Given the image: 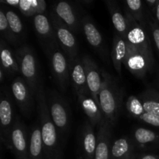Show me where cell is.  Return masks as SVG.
<instances>
[{"mask_svg":"<svg viewBox=\"0 0 159 159\" xmlns=\"http://www.w3.org/2000/svg\"><path fill=\"white\" fill-rule=\"evenodd\" d=\"M124 13L127 27L124 37L127 54L124 65L135 77L144 79L155 65L152 37L148 26H141L127 11L124 10Z\"/></svg>","mask_w":159,"mask_h":159,"instance_id":"1","label":"cell"},{"mask_svg":"<svg viewBox=\"0 0 159 159\" xmlns=\"http://www.w3.org/2000/svg\"><path fill=\"white\" fill-rule=\"evenodd\" d=\"M35 97L37 102L39 124L44 145L45 159L62 157V148L60 145L58 132L48 110L45 89L42 82L39 86Z\"/></svg>","mask_w":159,"mask_h":159,"instance_id":"2","label":"cell"},{"mask_svg":"<svg viewBox=\"0 0 159 159\" xmlns=\"http://www.w3.org/2000/svg\"><path fill=\"white\" fill-rule=\"evenodd\" d=\"M102 83L99 94V105L103 117L112 127L117 123L121 112L124 98V89L116 77L108 71L101 69Z\"/></svg>","mask_w":159,"mask_h":159,"instance_id":"3","label":"cell"},{"mask_svg":"<svg viewBox=\"0 0 159 159\" xmlns=\"http://www.w3.org/2000/svg\"><path fill=\"white\" fill-rule=\"evenodd\" d=\"M46 101L52 120L56 126L60 140L67 138L71 125V110L68 102L54 89L45 90Z\"/></svg>","mask_w":159,"mask_h":159,"instance_id":"4","label":"cell"},{"mask_svg":"<svg viewBox=\"0 0 159 159\" xmlns=\"http://www.w3.org/2000/svg\"><path fill=\"white\" fill-rule=\"evenodd\" d=\"M15 54L20 68V75L26 80L36 96L42 81L35 51L29 45L24 44L15 49Z\"/></svg>","mask_w":159,"mask_h":159,"instance_id":"5","label":"cell"},{"mask_svg":"<svg viewBox=\"0 0 159 159\" xmlns=\"http://www.w3.org/2000/svg\"><path fill=\"white\" fill-rule=\"evenodd\" d=\"M0 101V124H1V144L6 148H9V140L16 114L13 103V96L9 87L2 85Z\"/></svg>","mask_w":159,"mask_h":159,"instance_id":"6","label":"cell"},{"mask_svg":"<svg viewBox=\"0 0 159 159\" xmlns=\"http://www.w3.org/2000/svg\"><path fill=\"white\" fill-rule=\"evenodd\" d=\"M54 81L61 91L65 92L71 82V62L60 46L46 54Z\"/></svg>","mask_w":159,"mask_h":159,"instance_id":"7","label":"cell"},{"mask_svg":"<svg viewBox=\"0 0 159 159\" xmlns=\"http://www.w3.org/2000/svg\"><path fill=\"white\" fill-rule=\"evenodd\" d=\"M12 96L23 116L30 118L34 107V95L30 85L22 76L18 75L10 85Z\"/></svg>","mask_w":159,"mask_h":159,"instance_id":"8","label":"cell"},{"mask_svg":"<svg viewBox=\"0 0 159 159\" xmlns=\"http://www.w3.org/2000/svg\"><path fill=\"white\" fill-rule=\"evenodd\" d=\"M49 17L55 30L59 46L68 56L70 62L72 61L79 56V45L72 31L62 23L52 11L49 12Z\"/></svg>","mask_w":159,"mask_h":159,"instance_id":"9","label":"cell"},{"mask_svg":"<svg viewBox=\"0 0 159 159\" xmlns=\"http://www.w3.org/2000/svg\"><path fill=\"white\" fill-rule=\"evenodd\" d=\"M16 159H29V134L21 118L16 114L9 140V148Z\"/></svg>","mask_w":159,"mask_h":159,"instance_id":"10","label":"cell"},{"mask_svg":"<svg viewBox=\"0 0 159 159\" xmlns=\"http://www.w3.org/2000/svg\"><path fill=\"white\" fill-rule=\"evenodd\" d=\"M81 6L77 2L68 1L56 2L51 6V11L56 16L65 23L73 33L78 32L82 28Z\"/></svg>","mask_w":159,"mask_h":159,"instance_id":"11","label":"cell"},{"mask_svg":"<svg viewBox=\"0 0 159 159\" xmlns=\"http://www.w3.org/2000/svg\"><path fill=\"white\" fill-rule=\"evenodd\" d=\"M33 23L37 39L45 54H47L51 50L59 46L55 30L49 16H48L45 13L36 15L33 17Z\"/></svg>","mask_w":159,"mask_h":159,"instance_id":"12","label":"cell"},{"mask_svg":"<svg viewBox=\"0 0 159 159\" xmlns=\"http://www.w3.org/2000/svg\"><path fill=\"white\" fill-rule=\"evenodd\" d=\"M85 65L86 82L89 92L96 102L99 105V94L102 83L101 69L95 61L89 55L82 56ZM100 107V105H99Z\"/></svg>","mask_w":159,"mask_h":159,"instance_id":"13","label":"cell"},{"mask_svg":"<svg viewBox=\"0 0 159 159\" xmlns=\"http://www.w3.org/2000/svg\"><path fill=\"white\" fill-rule=\"evenodd\" d=\"M97 143V134L94 126L89 120L84 122L79 136V148L81 156L84 159H94Z\"/></svg>","mask_w":159,"mask_h":159,"instance_id":"14","label":"cell"},{"mask_svg":"<svg viewBox=\"0 0 159 159\" xmlns=\"http://www.w3.org/2000/svg\"><path fill=\"white\" fill-rule=\"evenodd\" d=\"M130 138L137 152H145L159 145V134L145 127L134 128Z\"/></svg>","mask_w":159,"mask_h":159,"instance_id":"15","label":"cell"},{"mask_svg":"<svg viewBox=\"0 0 159 159\" xmlns=\"http://www.w3.org/2000/svg\"><path fill=\"white\" fill-rule=\"evenodd\" d=\"M112 128L105 119L98 126L97 143L94 159H111Z\"/></svg>","mask_w":159,"mask_h":159,"instance_id":"16","label":"cell"},{"mask_svg":"<svg viewBox=\"0 0 159 159\" xmlns=\"http://www.w3.org/2000/svg\"><path fill=\"white\" fill-rule=\"evenodd\" d=\"M77 98L79 106L87 116L89 120L94 127L99 126L104 120L99 104L95 101L89 93L78 95Z\"/></svg>","mask_w":159,"mask_h":159,"instance_id":"17","label":"cell"},{"mask_svg":"<svg viewBox=\"0 0 159 159\" xmlns=\"http://www.w3.org/2000/svg\"><path fill=\"white\" fill-rule=\"evenodd\" d=\"M71 83L76 96L89 93L87 86L86 75L82 56H78L71 61Z\"/></svg>","mask_w":159,"mask_h":159,"instance_id":"18","label":"cell"},{"mask_svg":"<svg viewBox=\"0 0 159 159\" xmlns=\"http://www.w3.org/2000/svg\"><path fill=\"white\" fill-rule=\"evenodd\" d=\"M0 57H1V68L4 70L9 78L20 75V68L16 57L15 50L12 49L9 43L1 39L0 42Z\"/></svg>","mask_w":159,"mask_h":159,"instance_id":"19","label":"cell"},{"mask_svg":"<svg viewBox=\"0 0 159 159\" xmlns=\"http://www.w3.org/2000/svg\"><path fill=\"white\" fill-rule=\"evenodd\" d=\"M82 29L90 46L101 53L103 48V41L100 31L96 27L90 16H84L82 20Z\"/></svg>","mask_w":159,"mask_h":159,"instance_id":"20","label":"cell"},{"mask_svg":"<svg viewBox=\"0 0 159 159\" xmlns=\"http://www.w3.org/2000/svg\"><path fill=\"white\" fill-rule=\"evenodd\" d=\"M106 6L109 11L112 23L116 31V34L125 37L127 33V19L125 13L122 12L117 2L114 0H105Z\"/></svg>","mask_w":159,"mask_h":159,"instance_id":"21","label":"cell"},{"mask_svg":"<svg viewBox=\"0 0 159 159\" xmlns=\"http://www.w3.org/2000/svg\"><path fill=\"white\" fill-rule=\"evenodd\" d=\"M29 159H45V150L39 123L31 128L29 134Z\"/></svg>","mask_w":159,"mask_h":159,"instance_id":"22","label":"cell"},{"mask_svg":"<svg viewBox=\"0 0 159 159\" xmlns=\"http://www.w3.org/2000/svg\"><path fill=\"white\" fill-rule=\"evenodd\" d=\"M136 152L131 138L122 137L112 144L111 159H134Z\"/></svg>","mask_w":159,"mask_h":159,"instance_id":"23","label":"cell"},{"mask_svg":"<svg viewBox=\"0 0 159 159\" xmlns=\"http://www.w3.org/2000/svg\"><path fill=\"white\" fill-rule=\"evenodd\" d=\"M127 54V45L125 38L120 35H114L113 40V47L111 51V58L113 67L119 75L122 74V65Z\"/></svg>","mask_w":159,"mask_h":159,"instance_id":"24","label":"cell"},{"mask_svg":"<svg viewBox=\"0 0 159 159\" xmlns=\"http://www.w3.org/2000/svg\"><path fill=\"white\" fill-rule=\"evenodd\" d=\"M124 10L127 11L138 23L147 26L148 10L144 1L141 0H127L123 2Z\"/></svg>","mask_w":159,"mask_h":159,"instance_id":"25","label":"cell"},{"mask_svg":"<svg viewBox=\"0 0 159 159\" xmlns=\"http://www.w3.org/2000/svg\"><path fill=\"white\" fill-rule=\"evenodd\" d=\"M138 96L147 113L159 116V93L155 89L148 86Z\"/></svg>","mask_w":159,"mask_h":159,"instance_id":"26","label":"cell"},{"mask_svg":"<svg viewBox=\"0 0 159 159\" xmlns=\"http://www.w3.org/2000/svg\"><path fill=\"white\" fill-rule=\"evenodd\" d=\"M17 9L25 16L34 17L45 13L47 3L44 0H20Z\"/></svg>","mask_w":159,"mask_h":159,"instance_id":"27","label":"cell"},{"mask_svg":"<svg viewBox=\"0 0 159 159\" xmlns=\"http://www.w3.org/2000/svg\"><path fill=\"white\" fill-rule=\"evenodd\" d=\"M3 8L5 9L6 18H7L11 30L16 36V37L20 40V43H22L25 39L26 31H25L24 25H23L21 18L19 16L16 12H15L12 9H6L4 6Z\"/></svg>","mask_w":159,"mask_h":159,"instance_id":"28","label":"cell"},{"mask_svg":"<svg viewBox=\"0 0 159 159\" xmlns=\"http://www.w3.org/2000/svg\"><path fill=\"white\" fill-rule=\"evenodd\" d=\"M0 32H1L2 38L6 40L9 44L14 45V46L21 44L20 40L16 37L11 30L3 6L0 9Z\"/></svg>","mask_w":159,"mask_h":159,"instance_id":"29","label":"cell"},{"mask_svg":"<svg viewBox=\"0 0 159 159\" xmlns=\"http://www.w3.org/2000/svg\"><path fill=\"white\" fill-rule=\"evenodd\" d=\"M125 108L128 116L136 120H138V118L145 112L141 99H139L138 96L134 95L129 96L127 99Z\"/></svg>","mask_w":159,"mask_h":159,"instance_id":"30","label":"cell"},{"mask_svg":"<svg viewBox=\"0 0 159 159\" xmlns=\"http://www.w3.org/2000/svg\"><path fill=\"white\" fill-rule=\"evenodd\" d=\"M147 26L149 33H150L151 37L153 40L155 46L156 48L157 52L159 54V25L155 22L153 16L149 11L148 12Z\"/></svg>","mask_w":159,"mask_h":159,"instance_id":"31","label":"cell"},{"mask_svg":"<svg viewBox=\"0 0 159 159\" xmlns=\"http://www.w3.org/2000/svg\"><path fill=\"white\" fill-rule=\"evenodd\" d=\"M138 120L153 127H159V116L158 115L147 113L145 111L138 118Z\"/></svg>","mask_w":159,"mask_h":159,"instance_id":"32","label":"cell"},{"mask_svg":"<svg viewBox=\"0 0 159 159\" xmlns=\"http://www.w3.org/2000/svg\"><path fill=\"white\" fill-rule=\"evenodd\" d=\"M134 159H159V156L154 155V154L136 152L134 155Z\"/></svg>","mask_w":159,"mask_h":159,"instance_id":"33","label":"cell"},{"mask_svg":"<svg viewBox=\"0 0 159 159\" xmlns=\"http://www.w3.org/2000/svg\"><path fill=\"white\" fill-rule=\"evenodd\" d=\"M20 0H0V3L5 6H10L13 8H18Z\"/></svg>","mask_w":159,"mask_h":159,"instance_id":"34","label":"cell"},{"mask_svg":"<svg viewBox=\"0 0 159 159\" xmlns=\"http://www.w3.org/2000/svg\"><path fill=\"white\" fill-rule=\"evenodd\" d=\"M144 2L146 7H147V9H148L149 12H152V11L155 9V8L156 7L159 0H145V1Z\"/></svg>","mask_w":159,"mask_h":159,"instance_id":"35","label":"cell"},{"mask_svg":"<svg viewBox=\"0 0 159 159\" xmlns=\"http://www.w3.org/2000/svg\"><path fill=\"white\" fill-rule=\"evenodd\" d=\"M150 12L152 13V15L153 16L155 22H156V23L159 25V2L158 4H157L156 7L155 8V9H154L152 12Z\"/></svg>","mask_w":159,"mask_h":159,"instance_id":"36","label":"cell"},{"mask_svg":"<svg viewBox=\"0 0 159 159\" xmlns=\"http://www.w3.org/2000/svg\"><path fill=\"white\" fill-rule=\"evenodd\" d=\"M76 2L79 6L81 5V6H85V7H87V6H90L92 4H93L94 1H93V0H79V1H76Z\"/></svg>","mask_w":159,"mask_h":159,"instance_id":"37","label":"cell"},{"mask_svg":"<svg viewBox=\"0 0 159 159\" xmlns=\"http://www.w3.org/2000/svg\"><path fill=\"white\" fill-rule=\"evenodd\" d=\"M7 77V75L5 72L4 70H3L2 68H0V82H1L2 85H3V84H4L5 81H6V78Z\"/></svg>","mask_w":159,"mask_h":159,"instance_id":"38","label":"cell"},{"mask_svg":"<svg viewBox=\"0 0 159 159\" xmlns=\"http://www.w3.org/2000/svg\"><path fill=\"white\" fill-rule=\"evenodd\" d=\"M157 82H158V87H159V73H158V79H157Z\"/></svg>","mask_w":159,"mask_h":159,"instance_id":"39","label":"cell"},{"mask_svg":"<svg viewBox=\"0 0 159 159\" xmlns=\"http://www.w3.org/2000/svg\"><path fill=\"white\" fill-rule=\"evenodd\" d=\"M76 159H84V158H82V157L81 156V155H79V156H78L77 158H76Z\"/></svg>","mask_w":159,"mask_h":159,"instance_id":"40","label":"cell"},{"mask_svg":"<svg viewBox=\"0 0 159 159\" xmlns=\"http://www.w3.org/2000/svg\"><path fill=\"white\" fill-rule=\"evenodd\" d=\"M52 159H62V157H57V158H54Z\"/></svg>","mask_w":159,"mask_h":159,"instance_id":"41","label":"cell"}]
</instances>
